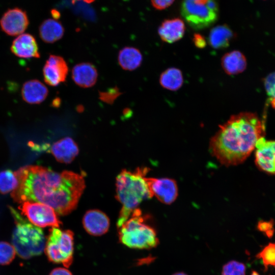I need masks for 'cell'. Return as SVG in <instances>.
I'll list each match as a JSON object with an SVG mask.
<instances>
[{
  "label": "cell",
  "instance_id": "9c48e42d",
  "mask_svg": "<svg viewBox=\"0 0 275 275\" xmlns=\"http://www.w3.org/2000/svg\"><path fill=\"white\" fill-rule=\"evenodd\" d=\"M147 182L152 196L165 204H171L178 196L176 182L169 178H147Z\"/></svg>",
  "mask_w": 275,
  "mask_h": 275
},
{
  "label": "cell",
  "instance_id": "7402d4cb",
  "mask_svg": "<svg viewBox=\"0 0 275 275\" xmlns=\"http://www.w3.org/2000/svg\"><path fill=\"white\" fill-rule=\"evenodd\" d=\"M118 59L119 64L122 69L132 71L141 66L143 56L138 48L127 46L120 50Z\"/></svg>",
  "mask_w": 275,
  "mask_h": 275
},
{
  "label": "cell",
  "instance_id": "8d00e7d4",
  "mask_svg": "<svg viewBox=\"0 0 275 275\" xmlns=\"http://www.w3.org/2000/svg\"><path fill=\"white\" fill-rule=\"evenodd\" d=\"M78 1H82L88 3H91L93 2L95 0H78Z\"/></svg>",
  "mask_w": 275,
  "mask_h": 275
},
{
  "label": "cell",
  "instance_id": "d590c367",
  "mask_svg": "<svg viewBox=\"0 0 275 275\" xmlns=\"http://www.w3.org/2000/svg\"><path fill=\"white\" fill-rule=\"evenodd\" d=\"M172 275H187L186 273L183 272H178L174 273Z\"/></svg>",
  "mask_w": 275,
  "mask_h": 275
},
{
  "label": "cell",
  "instance_id": "5bb4252c",
  "mask_svg": "<svg viewBox=\"0 0 275 275\" xmlns=\"http://www.w3.org/2000/svg\"><path fill=\"white\" fill-rule=\"evenodd\" d=\"M11 51L15 56L24 59L40 57L38 46L34 37L28 33L19 35L12 42Z\"/></svg>",
  "mask_w": 275,
  "mask_h": 275
},
{
  "label": "cell",
  "instance_id": "ba28073f",
  "mask_svg": "<svg viewBox=\"0 0 275 275\" xmlns=\"http://www.w3.org/2000/svg\"><path fill=\"white\" fill-rule=\"evenodd\" d=\"M20 207L24 215L34 225L39 227H52L59 228L61 221L54 210L49 206L31 201L21 203Z\"/></svg>",
  "mask_w": 275,
  "mask_h": 275
},
{
  "label": "cell",
  "instance_id": "f1b7e54d",
  "mask_svg": "<svg viewBox=\"0 0 275 275\" xmlns=\"http://www.w3.org/2000/svg\"><path fill=\"white\" fill-rule=\"evenodd\" d=\"M265 89L271 99L275 100V72L271 73L265 79Z\"/></svg>",
  "mask_w": 275,
  "mask_h": 275
},
{
  "label": "cell",
  "instance_id": "2e32d148",
  "mask_svg": "<svg viewBox=\"0 0 275 275\" xmlns=\"http://www.w3.org/2000/svg\"><path fill=\"white\" fill-rule=\"evenodd\" d=\"M185 31V26L183 21L175 18L164 20L159 26L158 33L162 41L173 43L183 37Z\"/></svg>",
  "mask_w": 275,
  "mask_h": 275
},
{
  "label": "cell",
  "instance_id": "4dcf8cb0",
  "mask_svg": "<svg viewBox=\"0 0 275 275\" xmlns=\"http://www.w3.org/2000/svg\"><path fill=\"white\" fill-rule=\"evenodd\" d=\"M175 0H151L153 6L157 9L162 10L172 4Z\"/></svg>",
  "mask_w": 275,
  "mask_h": 275
},
{
  "label": "cell",
  "instance_id": "ac0fdd59",
  "mask_svg": "<svg viewBox=\"0 0 275 275\" xmlns=\"http://www.w3.org/2000/svg\"><path fill=\"white\" fill-rule=\"evenodd\" d=\"M48 93L47 87L37 79L26 81L21 89L23 99L30 104H39L42 102L47 97Z\"/></svg>",
  "mask_w": 275,
  "mask_h": 275
},
{
  "label": "cell",
  "instance_id": "9a60e30c",
  "mask_svg": "<svg viewBox=\"0 0 275 275\" xmlns=\"http://www.w3.org/2000/svg\"><path fill=\"white\" fill-rule=\"evenodd\" d=\"M71 76L77 86L82 88H90L96 82L98 72L96 67L90 63H80L72 68Z\"/></svg>",
  "mask_w": 275,
  "mask_h": 275
},
{
  "label": "cell",
  "instance_id": "83f0119b",
  "mask_svg": "<svg viewBox=\"0 0 275 275\" xmlns=\"http://www.w3.org/2000/svg\"><path fill=\"white\" fill-rule=\"evenodd\" d=\"M122 93L117 87L111 88L106 91L99 92V99L107 104H113Z\"/></svg>",
  "mask_w": 275,
  "mask_h": 275
},
{
  "label": "cell",
  "instance_id": "484cf974",
  "mask_svg": "<svg viewBox=\"0 0 275 275\" xmlns=\"http://www.w3.org/2000/svg\"><path fill=\"white\" fill-rule=\"evenodd\" d=\"M16 251L13 245L5 241H0V264L8 265L15 258Z\"/></svg>",
  "mask_w": 275,
  "mask_h": 275
},
{
  "label": "cell",
  "instance_id": "3957f363",
  "mask_svg": "<svg viewBox=\"0 0 275 275\" xmlns=\"http://www.w3.org/2000/svg\"><path fill=\"white\" fill-rule=\"evenodd\" d=\"M147 168L122 170L116 178L117 198L122 205L117 226L124 222L144 200L151 198L147 182Z\"/></svg>",
  "mask_w": 275,
  "mask_h": 275
},
{
  "label": "cell",
  "instance_id": "d6986e66",
  "mask_svg": "<svg viewBox=\"0 0 275 275\" xmlns=\"http://www.w3.org/2000/svg\"><path fill=\"white\" fill-rule=\"evenodd\" d=\"M246 60L244 54L238 50L225 53L221 59V66L229 75H234L243 72L246 68Z\"/></svg>",
  "mask_w": 275,
  "mask_h": 275
},
{
  "label": "cell",
  "instance_id": "4316f807",
  "mask_svg": "<svg viewBox=\"0 0 275 275\" xmlns=\"http://www.w3.org/2000/svg\"><path fill=\"white\" fill-rule=\"evenodd\" d=\"M245 265L240 262L232 260L223 267L222 275H245Z\"/></svg>",
  "mask_w": 275,
  "mask_h": 275
},
{
  "label": "cell",
  "instance_id": "d6a6232c",
  "mask_svg": "<svg viewBox=\"0 0 275 275\" xmlns=\"http://www.w3.org/2000/svg\"><path fill=\"white\" fill-rule=\"evenodd\" d=\"M49 275H72V274L66 268L58 267L53 269Z\"/></svg>",
  "mask_w": 275,
  "mask_h": 275
},
{
  "label": "cell",
  "instance_id": "4fadbf2b",
  "mask_svg": "<svg viewBox=\"0 0 275 275\" xmlns=\"http://www.w3.org/2000/svg\"><path fill=\"white\" fill-rule=\"evenodd\" d=\"M82 225L86 232L93 236H100L108 230L109 219L99 210L87 211L82 218Z\"/></svg>",
  "mask_w": 275,
  "mask_h": 275
},
{
  "label": "cell",
  "instance_id": "7a4b0ae2",
  "mask_svg": "<svg viewBox=\"0 0 275 275\" xmlns=\"http://www.w3.org/2000/svg\"><path fill=\"white\" fill-rule=\"evenodd\" d=\"M264 132V124L256 114L232 115L211 138L210 152L223 165H238L251 154Z\"/></svg>",
  "mask_w": 275,
  "mask_h": 275
},
{
  "label": "cell",
  "instance_id": "5b68a950",
  "mask_svg": "<svg viewBox=\"0 0 275 275\" xmlns=\"http://www.w3.org/2000/svg\"><path fill=\"white\" fill-rule=\"evenodd\" d=\"M117 228L120 242L130 248L149 249L158 243L155 230L147 223L139 208Z\"/></svg>",
  "mask_w": 275,
  "mask_h": 275
},
{
  "label": "cell",
  "instance_id": "7c38bea8",
  "mask_svg": "<svg viewBox=\"0 0 275 275\" xmlns=\"http://www.w3.org/2000/svg\"><path fill=\"white\" fill-rule=\"evenodd\" d=\"M68 67L61 57L50 55L43 69L44 81L51 86L64 82L68 73Z\"/></svg>",
  "mask_w": 275,
  "mask_h": 275
},
{
  "label": "cell",
  "instance_id": "277c9868",
  "mask_svg": "<svg viewBox=\"0 0 275 275\" xmlns=\"http://www.w3.org/2000/svg\"><path fill=\"white\" fill-rule=\"evenodd\" d=\"M9 208L15 223L12 243L17 254L25 259L40 255L46 243L43 231L28 222L14 208Z\"/></svg>",
  "mask_w": 275,
  "mask_h": 275
},
{
  "label": "cell",
  "instance_id": "cb8c5ba5",
  "mask_svg": "<svg viewBox=\"0 0 275 275\" xmlns=\"http://www.w3.org/2000/svg\"><path fill=\"white\" fill-rule=\"evenodd\" d=\"M18 185L15 172L6 170L0 172V193L6 194L13 191Z\"/></svg>",
  "mask_w": 275,
  "mask_h": 275
},
{
  "label": "cell",
  "instance_id": "8992f818",
  "mask_svg": "<svg viewBox=\"0 0 275 275\" xmlns=\"http://www.w3.org/2000/svg\"><path fill=\"white\" fill-rule=\"evenodd\" d=\"M180 12L191 28L199 30L215 22L218 16V6L215 0H183Z\"/></svg>",
  "mask_w": 275,
  "mask_h": 275
},
{
  "label": "cell",
  "instance_id": "603a6c76",
  "mask_svg": "<svg viewBox=\"0 0 275 275\" xmlns=\"http://www.w3.org/2000/svg\"><path fill=\"white\" fill-rule=\"evenodd\" d=\"M183 76L178 68L170 67L163 71L160 75L159 81L161 86L169 91H176L183 84Z\"/></svg>",
  "mask_w": 275,
  "mask_h": 275
},
{
  "label": "cell",
  "instance_id": "44dd1931",
  "mask_svg": "<svg viewBox=\"0 0 275 275\" xmlns=\"http://www.w3.org/2000/svg\"><path fill=\"white\" fill-rule=\"evenodd\" d=\"M39 36L41 39L48 43H54L61 39L64 34V28L57 20L47 19L40 25Z\"/></svg>",
  "mask_w": 275,
  "mask_h": 275
},
{
  "label": "cell",
  "instance_id": "52a82bcc",
  "mask_svg": "<svg viewBox=\"0 0 275 275\" xmlns=\"http://www.w3.org/2000/svg\"><path fill=\"white\" fill-rule=\"evenodd\" d=\"M44 251L49 261L68 267L73 259L74 234L69 230L52 227L46 240Z\"/></svg>",
  "mask_w": 275,
  "mask_h": 275
},
{
  "label": "cell",
  "instance_id": "e0dca14e",
  "mask_svg": "<svg viewBox=\"0 0 275 275\" xmlns=\"http://www.w3.org/2000/svg\"><path fill=\"white\" fill-rule=\"evenodd\" d=\"M50 151L58 161L69 163L76 157L79 150L75 142L71 138L66 137L53 143Z\"/></svg>",
  "mask_w": 275,
  "mask_h": 275
},
{
  "label": "cell",
  "instance_id": "8fae6325",
  "mask_svg": "<svg viewBox=\"0 0 275 275\" xmlns=\"http://www.w3.org/2000/svg\"><path fill=\"white\" fill-rule=\"evenodd\" d=\"M29 24L26 13L18 8L8 9L0 20L2 30L10 36H16L23 33Z\"/></svg>",
  "mask_w": 275,
  "mask_h": 275
},
{
  "label": "cell",
  "instance_id": "f546056e",
  "mask_svg": "<svg viewBox=\"0 0 275 275\" xmlns=\"http://www.w3.org/2000/svg\"><path fill=\"white\" fill-rule=\"evenodd\" d=\"M257 228L259 231L264 232L269 238L271 237L273 234L272 222H260L257 225Z\"/></svg>",
  "mask_w": 275,
  "mask_h": 275
},
{
  "label": "cell",
  "instance_id": "6da1fadb",
  "mask_svg": "<svg viewBox=\"0 0 275 275\" xmlns=\"http://www.w3.org/2000/svg\"><path fill=\"white\" fill-rule=\"evenodd\" d=\"M15 173L18 185L11 193L14 201L41 203L62 215L70 213L76 207L85 188L83 176L71 171L59 173L44 167L30 165L21 167Z\"/></svg>",
  "mask_w": 275,
  "mask_h": 275
},
{
  "label": "cell",
  "instance_id": "d4e9b609",
  "mask_svg": "<svg viewBox=\"0 0 275 275\" xmlns=\"http://www.w3.org/2000/svg\"><path fill=\"white\" fill-rule=\"evenodd\" d=\"M256 257L261 259L266 270L268 266L275 267V243H269L257 254Z\"/></svg>",
  "mask_w": 275,
  "mask_h": 275
},
{
  "label": "cell",
  "instance_id": "836d02e7",
  "mask_svg": "<svg viewBox=\"0 0 275 275\" xmlns=\"http://www.w3.org/2000/svg\"><path fill=\"white\" fill-rule=\"evenodd\" d=\"M53 106L58 107L60 104V99L59 98H56L54 99L52 102Z\"/></svg>",
  "mask_w": 275,
  "mask_h": 275
},
{
  "label": "cell",
  "instance_id": "74e56055",
  "mask_svg": "<svg viewBox=\"0 0 275 275\" xmlns=\"http://www.w3.org/2000/svg\"><path fill=\"white\" fill-rule=\"evenodd\" d=\"M251 275H260L258 272L256 271L253 270L252 272Z\"/></svg>",
  "mask_w": 275,
  "mask_h": 275
},
{
  "label": "cell",
  "instance_id": "1f68e13d",
  "mask_svg": "<svg viewBox=\"0 0 275 275\" xmlns=\"http://www.w3.org/2000/svg\"><path fill=\"white\" fill-rule=\"evenodd\" d=\"M193 42L196 47L199 48H204L206 45L205 39L202 36L198 34L194 35Z\"/></svg>",
  "mask_w": 275,
  "mask_h": 275
},
{
  "label": "cell",
  "instance_id": "ffe728a7",
  "mask_svg": "<svg viewBox=\"0 0 275 275\" xmlns=\"http://www.w3.org/2000/svg\"><path fill=\"white\" fill-rule=\"evenodd\" d=\"M234 37L232 30L227 25H218L210 31L208 41L209 45L216 49L228 47Z\"/></svg>",
  "mask_w": 275,
  "mask_h": 275
},
{
  "label": "cell",
  "instance_id": "e575fe53",
  "mask_svg": "<svg viewBox=\"0 0 275 275\" xmlns=\"http://www.w3.org/2000/svg\"><path fill=\"white\" fill-rule=\"evenodd\" d=\"M51 14H52V16L55 18L57 19L59 16H60L59 14H58V12L55 10H52L51 11Z\"/></svg>",
  "mask_w": 275,
  "mask_h": 275
},
{
  "label": "cell",
  "instance_id": "30bf717a",
  "mask_svg": "<svg viewBox=\"0 0 275 275\" xmlns=\"http://www.w3.org/2000/svg\"><path fill=\"white\" fill-rule=\"evenodd\" d=\"M255 161L257 167L268 174L275 175V141L260 138L255 146Z\"/></svg>",
  "mask_w": 275,
  "mask_h": 275
}]
</instances>
